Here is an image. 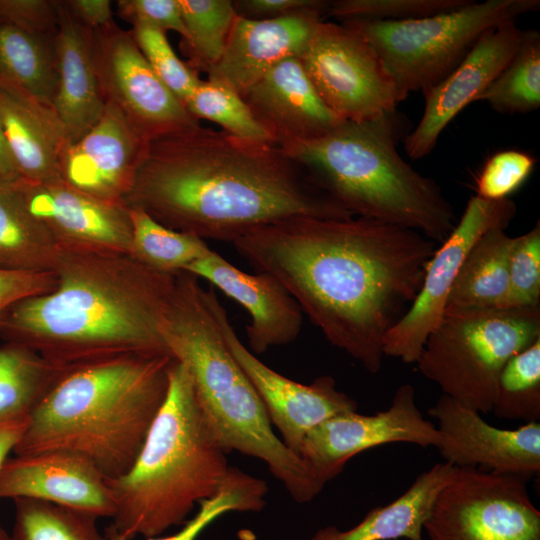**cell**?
I'll return each instance as SVG.
<instances>
[{
	"mask_svg": "<svg viewBox=\"0 0 540 540\" xmlns=\"http://www.w3.org/2000/svg\"><path fill=\"white\" fill-rule=\"evenodd\" d=\"M57 8L54 52L58 82L53 109L72 143L97 123L105 102L93 62L90 29L73 17L65 1H57Z\"/></svg>",
	"mask_w": 540,
	"mask_h": 540,
	"instance_id": "d4e9b609",
	"label": "cell"
},
{
	"mask_svg": "<svg viewBox=\"0 0 540 540\" xmlns=\"http://www.w3.org/2000/svg\"><path fill=\"white\" fill-rule=\"evenodd\" d=\"M186 29L183 39L193 70L208 72L223 55L237 17L231 0H177Z\"/></svg>",
	"mask_w": 540,
	"mask_h": 540,
	"instance_id": "836d02e7",
	"label": "cell"
},
{
	"mask_svg": "<svg viewBox=\"0 0 540 540\" xmlns=\"http://www.w3.org/2000/svg\"><path fill=\"white\" fill-rule=\"evenodd\" d=\"M491 412L501 419H540V338L514 355L503 367Z\"/></svg>",
	"mask_w": 540,
	"mask_h": 540,
	"instance_id": "e575fe53",
	"label": "cell"
},
{
	"mask_svg": "<svg viewBox=\"0 0 540 540\" xmlns=\"http://www.w3.org/2000/svg\"><path fill=\"white\" fill-rule=\"evenodd\" d=\"M128 208L132 224L129 254L143 265L176 274L212 251L202 238L172 230L139 208Z\"/></svg>",
	"mask_w": 540,
	"mask_h": 540,
	"instance_id": "4dcf8cb0",
	"label": "cell"
},
{
	"mask_svg": "<svg viewBox=\"0 0 540 540\" xmlns=\"http://www.w3.org/2000/svg\"><path fill=\"white\" fill-rule=\"evenodd\" d=\"M65 3L73 17L88 29H99L114 21L109 0H69Z\"/></svg>",
	"mask_w": 540,
	"mask_h": 540,
	"instance_id": "bcb514c9",
	"label": "cell"
},
{
	"mask_svg": "<svg viewBox=\"0 0 540 540\" xmlns=\"http://www.w3.org/2000/svg\"><path fill=\"white\" fill-rule=\"evenodd\" d=\"M267 492L268 486L263 479L231 466L219 492L201 501L196 514L178 532L146 540H196L207 526L225 513L261 511L266 505ZM104 534L109 540H129L112 524L104 529Z\"/></svg>",
	"mask_w": 540,
	"mask_h": 540,
	"instance_id": "d6a6232c",
	"label": "cell"
},
{
	"mask_svg": "<svg viewBox=\"0 0 540 540\" xmlns=\"http://www.w3.org/2000/svg\"><path fill=\"white\" fill-rule=\"evenodd\" d=\"M324 0H239L233 1L237 15L247 19H271L325 7Z\"/></svg>",
	"mask_w": 540,
	"mask_h": 540,
	"instance_id": "f6af8a7d",
	"label": "cell"
},
{
	"mask_svg": "<svg viewBox=\"0 0 540 540\" xmlns=\"http://www.w3.org/2000/svg\"><path fill=\"white\" fill-rule=\"evenodd\" d=\"M539 7V0H471L458 9L424 18L350 19L342 24L371 45L396 86L408 96L446 77L483 32Z\"/></svg>",
	"mask_w": 540,
	"mask_h": 540,
	"instance_id": "9c48e42d",
	"label": "cell"
},
{
	"mask_svg": "<svg viewBox=\"0 0 540 540\" xmlns=\"http://www.w3.org/2000/svg\"><path fill=\"white\" fill-rule=\"evenodd\" d=\"M330 4V2H329ZM329 4L271 19H247L237 15L223 55L208 70L240 96L284 59L299 57Z\"/></svg>",
	"mask_w": 540,
	"mask_h": 540,
	"instance_id": "7402d4cb",
	"label": "cell"
},
{
	"mask_svg": "<svg viewBox=\"0 0 540 540\" xmlns=\"http://www.w3.org/2000/svg\"><path fill=\"white\" fill-rule=\"evenodd\" d=\"M423 530L430 540H540V511L524 478L455 467Z\"/></svg>",
	"mask_w": 540,
	"mask_h": 540,
	"instance_id": "30bf717a",
	"label": "cell"
},
{
	"mask_svg": "<svg viewBox=\"0 0 540 540\" xmlns=\"http://www.w3.org/2000/svg\"><path fill=\"white\" fill-rule=\"evenodd\" d=\"M410 131L395 109L343 120L318 138L280 148L353 216L413 229L441 244L456 224L454 210L438 184L398 153Z\"/></svg>",
	"mask_w": 540,
	"mask_h": 540,
	"instance_id": "8992f818",
	"label": "cell"
},
{
	"mask_svg": "<svg viewBox=\"0 0 540 540\" xmlns=\"http://www.w3.org/2000/svg\"><path fill=\"white\" fill-rule=\"evenodd\" d=\"M0 540H11L10 535L0 526Z\"/></svg>",
	"mask_w": 540,
	"mask_h": 540,
	"instance_id": "681fc988",
	"label": "cell"
},
{
	"mask_svg": "<svg viewBox=\"0 0 540 540\" xmlns=\"http://www.w3.org/2000/svg\"><path fill=\"white\" fill-rule=\"evenodd\" d=\"M298 59L322 101L343 120L374 118L407 98L371 45L342 23L320 21Z\"/></svg>",
	"mask_w": 540,
	"mask_h": 540,
	"instance_id": "8fae6325",
	"label": "cell"
},
{
	"mask_svg": "<svg viewBox=\"0 0 540 540\" xmlns=\"http://www.w3.org/2000/svg\"><path fill=\"white\" fill-rule=\"evenodd\" d=\"M536 159L520 150H503L485 162L476 178V196L499 201L519 189L529 178Z\"/></svg>",
	"mask_w": 540,
	"mask_h": 540,
	"instance_id": "60d3db41",
	"label": "cell"
},
{
	"mask_svg": "<svg viewBox=\"0 0 540 540\" xmlns=\"http://www.w3.org/2000/svg\"><path fill=\"white\" fill-rule=\"evenodd\" d=\"M389 443L423 448L439 443L437 427L424 418L411 384L396 390L386 410L372 415L348 412L321 423L305 437L299 455L325 485L352 457Z\"/></svg>",
	"mask_w": 540,
	"mask_h": 540,
	"instance_id": "5bb4252c",
	"label": "cell"
},
{
	"mask_svg": "<svg viewBox=\"0 0 540 540\" xmlns=\"http://www.w3.org/2000/svg\"><path fill=\"white\" fill-rule=\"evenodd\" d=\"M516 214L512 199L489 201L478 196L469 199L449 236L430 259L421 289L410 308L387 332L384 356L416 363L423 346L439 325L459 269L475 242L488 230L507 228Z\"/></svg>",
	"mask_w": 540,
	"mask_h": 540,
	"instance_id": "4fadbf2b",
	"label": "cell"
},
{
	"mask_svg": "<svg viewBox=\"0 0 540 540\" xmlns=\"http://www.w3.org/2000/svg\"><path fill=\"white\" fill-rule=\"evenodd\" d=\"M513 238L505 228L496 227L475 242L459 269L446 308L499 307L508 287Z\"/></svg>",
	"mask_w": 540,
	"mask_h": 540,
	"instance_id": "4316f807",
	"label": "cell"
},
{
	"mask_svg": "<svg viewBox=\"0 0 540 540\" xmlns=\"http://www.w3.org/2000/svg\"><path fill=\"white\" fill-rule=\"evenodd\" d=\"M186 108L196 119L214 122L228 134L245 140L275 144L243 98L218 80H200Z\"/></svg>",
	"mask_w": 540,
	"mask_h": 540,
	"instance_id": "8d00e7d4",
	"label": "cell"
},
{
	"mask_svg": "<svg viewBox=\"0 0 540 540\" xmlns=\"http://www.w3.org/2000/svg\"><path fill=\"white\" fill-rule=\"evenodd\" d=\"M12 182L60 247L129 253L132 224L125 203L98 199L65 182Z\"/></svg>",
	"mask_w": 540,
	"mask_h": 540,
	"instance_id": "ac0fdd59",
	"label": "cell"
},
{
	"mask_svg": "<svg viewBox=\"0 0 540 540\" xmlns=\"http://www.w3.org/2000/svg\"><path fill=\"white\" fill-rule=\"evenodd\" d=\"M160 224L233 242L298 217H354L273 143L200 124L147 143L124 199Z\"/></svg>",
	"mask_w": 540,
	"mask_h": 540,
	"instance_id": "7a4b0ae2",
	"label": "cell"
},
{
	"mask_svg": "<svg viewBox=\"0 0 540 540\" xmlns=\"http://www.w3.org/2000/svg\"><path fill=\"white\" fill-rule=\"evenodd\" d=\"M0 123L20 178L63 182L61 159L70 141L53 107L0 81Z\"/></svg>",
	"mask_w": 540,
	"mask_h": 540,
	"instance_id": "cb8c5ba5",
	"label": "cell"
},
{
	"mask_svg": "<svg viewBox=\"0 0 540 540\" xmlns=\"http://www.w3.org/2000/svg\"><path fill=\"white\" fill-rule=\"evenodd\" d=\"M56 281L53 271L0 268V318L17 302L53 290Z\"/></svg>",
	"mask_w": 540,
	"mask_h": 540,
	"instance_id": "ee69618b",
	"label": "cell"
},
{
	"mask_svg": "<svg viewBox=\"0 0 540 540\" xmlns=\"http://www.w3.org/2000/svg\"><path fill=\"white\" fill-rule=\"evenodd\" d=\"M185 272L207 280L249 313L251 321L246 335L253 354L287 345L298 337L303 311L271 274L243 272L214 250L189 265Z\"/></svg>",
	"mask_w": 540,
	"mask_h": 540,
	"instance_id": "44dd1931",
	"label": "cell"
},
{
	"mask_svg": "<svg viewBox=\"0 0 540 540\" xmlns=\"http://www.w3.org/2000/svg\"><path fill=\"white\" fill-rule=\"evenodd\" d=\"M454 470L449 463H437L421 473L396 500L372 509L356 526L344 531L335 526L323 527L310 540H423L424 524Z\"/></svg>",
	"mask_w": 540,
	"mask_h": 540,
	"instance_id": "484cf974",
	"label": "cell"
},
{
	"mask_svg": "<svg viewBox=\"0 0 540 540\" xmlns=\"http://www.w3.org/2000/svg\"><path fill=\"white\" fill-rule=\"evenodd\" d=\"M213 315L224 340L259 395L271 424L283 443L300 456L310 431L339 414L355 412L356 401L336 387L328 375L310 384L293 381L261 362L239 339L213 288L206 289Z\"/></svg>",
	"mask_w": 540,
	"mask_h": 540,
	"instance_id": "9a60e30c",
	"label": "cell"
},
{
	"mask_svg": "<svg viewBox=\"0 0 540 540\" xmlns=\"http://www.w3.org/2000/svg\"><path fill=\"white\" fill-rule=\"evenodd\" d=\"M522 32L515 20L489 28L446 77L423 91L422 117L403 140L411 159L430 154L446 126L477 101L516 52Z\"/></svg>",
	"mask_w": 540,
	"mask_h": 540,
	"instance_id": "e0dca14e",
	"label": "cell"
},
{
	"mask_svg": "<svg viewBox=\"0 0 540 540\" xmlns=\"http://www.w3.org/2000/svg\"><path fill=\"white\" fill-rule=\"evenodd\" d=\"M117 11L132 26H149L160 31L172 30L186 37V29L177 0H120Z\"/></svg>",
	"mask_w": 540,
	"mask_h": 540,
	"instance_id": "7bdbcfd3",
	"label": "cell"
},
{
	"mask_svg": "<svg viewBox=\"0 0 540 540\" xmlns=\"http://www.w3.org/2000/svg\"><path fill=\"white\" fill-rule=\"evenodd\" d=\"M90 44L104 102L115 106L144 141L199 125L155 74L131 30L113 21L90 29Z\"/></svg>",
	"mask_w": 540,
	"mask_h": 540,
	"instance_id": "7c38bea8",
	"label": "cell"
},
{
	"mask_svg": "<svg viewBox=\"0 0 540 540\" xmlns=\"http://www.w3.org/2000/svg\"><path fill=\"white\" fill-rule=\"evenodd\" d=\"M32 499L112 519L107 479L86 458L50 450L8 458L0 471V499Z\"/></svg>",
	"mask_w": 540,
	"mask_h": 540,
	"instance_id": "d6986e66",
	"label": "cell"
},
{
	"mask_svg": "<svg viewBox=\"0 0 540 540\" xmlns=\"http://www.w3.org/2000/svg\"><path fill=\"white\" fill-rule=\"evenodd\" d=\"M171 354H127L67 369L28 416L15 455L61 450L106 479L136 460L169 386Z\"/></svg>",
	"mask_w": 540,
	"mask_h": 540,
	"instance_id": "277c9868",
	"label": "cell"
},
{
	"mask_svg": "<svg viewBox=\"0 0 540 540\" xmlns=\"http://www.w3.org/2000/svg\"><path fill=\"white\" fill-rule=\"evenodd\" d=\"M14 502L11 540H109L89 514L39 500Z\"/></svg>",
	"mask_w": 540,
	"mask_h": 540,
	"instance_id": "d590c367",
	"label": "cell"
},
{
	"mask_svg": "<svg viewBox=\"0 0 540 540\" xmlns=\"http://www.w3.org/2000/svg\"><path fill=\"white\" fill-rule=\"evenodd\" d=\"M539 338L540 306L446 308L416 364L443 395L488 413L505 364Z\"/></svg>",
	"mask_w": 540,
	"mask_h": 540,
	"instance_id": "ba28073f",
	"label": "cell"
},
{
	"mask_svg": "<svg viewBox=\"0 0 540 540\" xmlns=\"http://www.w3.org/2000/svg\"><path fill=\"white\" fill-rule=\"evenodd\" d=\"M241 97L279 147L318 138L343 121L322 101L297 57L276 64Z\"/></svg>",
	"mask_w": 540,
	"mask_h": 540,
	"instance_id": "603a6c76",
	"label": "cell"
},
{
	"mask_svg": "<svg viewBox=\"0 0 540 540\" xmlns=\"http://www.w3.org/2000/svg\"><path fill=\"white\" fill-rule=\"evenodd\" d=\"M28 417L0 421V471L8 459V455L14 452L19 443L26 425Z\"/></svg>",
	"mask_w": 540,
	"mask_h": 540,
	"instance_id": "7dc6e473",
	"label": "cell"
},
{
	"mask_svg": "<svg viewBox=\"0 0 540 540\" xmlns=\"http://www.w3.org/2000/svg\"><path fill=\"white\" fill-rule=\"evenodd\" d=\"M131 32L155 74L186 107L201 80L196 71L178 58L165 32L143 25L133 26Z\"/></svg>",
	"mask_w": 540,
	"mask_h": 540,
	"instance_id": "f35d334b",
	"label": "cell"
},
{
	"mask_svg": "<svg viewBox=\"0 0 540 540\" xmlns=\"http://www.w3.org/2000/svg\"><path fill=\"white\" fill-rule=\"evenodd\" d=\"M540 306V222L513 238L508 287L499 308Z\"/></svg>",
	"mask_w": 540,
	"mask_h": 540,
	"instance_id": "74e56055",
	"label": "cell"
},
{
	"mask_svg": "<svg viewBox=\"0 0 540 540\" xmlns=\"http://www.w3.org/2000/svg\"><path fill=\"white\" fill-rule=\"evenodd\" d=\"M0 81L53 107L58 82L54 39L0 22Z\"/></svg>",
	"mask_w": 540,
	"mask_h": 540,
	"instance_id": "f1b7e54d",
	"label": "cell"
},
{
	"mask_svg": "<svg viewBox=\"0 0 540 540\" xmlns=\"http://www.w3.org/2000/svg\"><path fill=\"white\" fill-rule=\"evenodd\" d=\"M18 178H20V175L8 148L0 123V180L11 182Z\"/></svg>",
	"mask_w": 540,
	"mask_h": 540,
	"instance_id": "c3c4849f",
	"label": "cell"
},
{
	"mask_svg": "<svg viewBox=\"0 0 540 540\" xmlns=\"http://www.w3.org/2000/svg\"><path fill=\"white\" fill-rule=\"evenodd\" d=\"M438 423L437 449L454 467H475L530 478L540 471V423L501 429L481 413L442 395L428 410Z\"/></svg>",
	"mask_w": 540,
	"mask_h": 540,
	"instance_id": "2e32d148",
	"label": "cell"
},
{
	"mask_svg": "<svg viewBox=\"0 0 540 540\" xmlns=\"http://www.w3.org/2000/svg\"><path fill=\"white\" fill-rule=\"evenodd\" d=\"M60 246L26 208L13 182L0 180V268L52 271Z\"/></svg>",
	"mask_w": 540,
	"mask_h": 540,
	"instance_id": "83f0119b",
	"label": "cell"
},
{
	"mask_svg": "<svg viewBox=\"0 0 540 540\" xmlns=\"http://www.w3.org/2000/svg\"><path fill=\"white\" fill-rule=\"evenodd\" d=\"M471 0H336L326 16L344 20L402 21L433 16L463 7Z\"/></svg>",
	"mask_w": 540,
	"mask_h": 540,
	"instance_id": "ab89813d",
	"label": "cell"
},
{
	"mask_svg": "<svg viewBox=\"0 0 540 540\" xmlns=\"http://www.w3.org/2000/svg\"><path fill=\"white\" fill-rule=\"evenodd\" d=\"M147 143L115 106L105 103L97 123L66 147L63 182L98 199L124 203Z\"/></svg>",
	"mask_w": 540,
	"mask_h": 540,
	"instance_id": "ffe728a7",
	"label": "cell"
},
{
	"mask_svg": "<svg viewBox=\"0 0 540 540\" xmlns=\"http://www.w3.org/2000/svg\"><path fill=\"white\" fill-rule=\"evenodd\" d=\"M257 272L274 276L325 338L377 373L383 340L418 295L437 243L364 217H298L232 242Z\"/></svg>",
	"mask_w": 540,
	"mask_h": 540,
	"instance_id": "6da1fadb",
	"label": "cell"
},
{
	"mask_svg": "<svg viewBox=\"0 0 540 540\" xmlns=\"http://www.w3.org/2000/svg\"><path fill=\"white\" fill-rule=\"evenodd\" d=\"M0 22L54 39L58 28L57 1L0 0Z\"/></svg>",
	"mask_w": 540,
	"mask_h": 540,
	"instance_id": "b9f144b4",
	"label": "cell"
},
{
	"mask_svg": "<svg viewBox=\"0 0 540 540\" xmlns=\"http://www.w3.org/2000/svg\"><path fill=\"white\" fill-rule=\"evenodd\" d=\"M160 331L190 373L202 414L222 449L263 461L291 498L306 503L324 484L275 434L255 388L230 352L199 279L176 275Z\"/></svg>",
	"mask_w": 540,
	"mask_h": 540,
	"instance_id": "5b68a950",
	"label": "cell"
},
{
	"mask_svg": "<svg viewBox=\"0 0 540 540\" xmlns=\"http://www.w3.org/2000/svg\"><path fill=\"white\" fill-rule=\"evenodd\" d=\"M477 100L502 114L528 113L540 107L538 30H523L516 52Z\"/></svg>",
	"mask_w": 540,
	"mask_h": 540,
	"instance_id": "1f68e13d",
	"label": "cell"
},
{
	"mask_svg": "<svg viewBox=\"0 0 540 540\" xmlns=\"http://www.w3.org/2000/svg\"><path fill=\"white\" fill-rule=\"evenodd\" d=\"M197 402L187 368L174 358L165 401L131 468L107 479L112 525L132 540L184 524L195 505L219 492L230 465Z\"/></svg>",
	"mask_w": 540,
	"mask_h": 540,
	"instance_id": "52a82bcc",
	"label": "cell"
},
{
	"mask_svg": "<svg viewBox=\"0 0 540 540\" xmlns=\"http://www.w3.org/2000/svg\"><path fill=\"white\" fill-rule=\"evenodd\" d=\"M53 290L23 299L0 330L64 369L127 354H170L160 326L176 274L129 253L60 247Z\"/></svg>",
	"mask_w": 540,
	"mask_h": 540,
	"instance_id": "3957f363",
	"label": "cell"
},
{
	"mask_svg": "<svg viewBox=\"0 0 540 540\" xmlns=\"http://www.w3.org/2000/svg\"><path fill=\"white\" fill-rule=\"evenodd\" d=\"M66 370L23 345L0 346V421L28 417Z\"/></svg>",
	"mask_w": 540,
	"mask_h": 540,
	"instance_id": "f546056e",
	"label": "cell"
}]
</instances>
